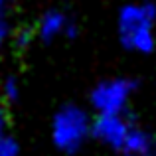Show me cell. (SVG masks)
Wrapping results in <instances>:
<instances>
[{"label": "cell", "instance_id": "cell-11", "mask_svg": "<svg viewBox=\"0 0 156 156\" xmlns=\"http://www.w3.org/2000/svg\"><path fill=\"white\" fill-rule=\"evenodd\" d=\"M6 38H8V26L4 20H0V46L6 42Z\"/></svg>", "mask_w": 156, "mask_h": 156}, {"label": "cell", "instance_id": "cell-4", "mask_svg": "<svg viewBox=\"0 0 156 156\" xmlns=\"http://www.w3.org/2000/svg\"><path fill=\"white\" fill-rule=\"evenodd\" d=\"M130 126L133 125L122 115H99L91 121V134L109 148L121 150Z\"/></svg>", "mask_w": 156, "mask_h": 156}, {"label": "cell", "instance_id": "cell-9", "mask_svg": "<svg viewBox=\"0 0 156 156\" xmlns=\"http://www.w3.org/2000/svg\"><path fill=\"white\" fill-rule=\"evenodd\" d=\"M32 38H34V32L28 30V28H24V30H20L18 36H16V44H18L20 48H26V46H30Z\"/></svg>", "mask_w": 156, "mask_h": 156}, {"label": "cell", "instance_id": "cell-3", "mask_svg": "<svg viewBox=\"0 0 156 156\" xmlns=\"http://www.w3.org/2000/svg\"><path fill=\"white\" fill-rule=\"evenodd\" d=\"M134 91L129 79H107L91 91V105L99 115H122Z\"/></svg>", "mask_w": 156, "mask_h": 156}, {"label": "cell", "instance_id": "cell-12", "mask_svg": "<svg viewBox=\"0 0 156 156\" xmlns=\"http://www.w3.org/2000/svg\"><path fill=\"white\" fill-rule=\"evenodd\" d=\"M4 2H6V0H0V20H2V10H4Z\"/></svg>", "mask_w": 156, "mask_h": 156}, {"label": "cell", "instance_id": "cell-8", "mask_svg": "<svg viewBox=\"0 0 156 156\" xmlns=\"http://www.w3.org/2000/svg\"><path fill=\"white\" fill-rule=\"evenodd\" d=\"M18 142L10 136L0 138V156H18Z\"/></svg>", "mask_w": 156, "mask_h": 156}, {"label": "cell", "instance_id": "cell-7", "mask_svg": "<svg viewBox=\"0 0 156 156\" xmlns=\"http://www.w3.org/2000/svg\"><path fill=\"white\" fill-rule=\"evenodd\" d=\"M2 95H4V99L10 101V103L18 101L20 99V83H18V79L8 77L6 83H4V87H2Z\"/></svg>", "mask_w": 156, "mask_h": 156}, {"label": "cell", "instance_id": "cell-1", "mask_svg": "<svg viewBox=\"0 0 156 156\" xmlns=\"http://www.w3.org/2000/svg\"><path fill=\"white\" fill-rule=\"evenodd\" d=\"M156 6L152 2L125 4L119 12V38L122 46L136 53H150L154 48Z\"/></svg>", "mask_w": 156, "mask_h": 156}, {"label": "cell", "instance_id": "cell-2", "mask_svg": "<svg viewBox=\"0 0 156 156\" xmlns=\"http://www.w3.org/2000/svg\"><path fill=\"white\" fill-rule=\"evenodd\" d=\"M91 134L89 115L81 107L65 105L53 115L51 140L63 152H77Z\"/></svg>", "mask_w": 156, "mask_h": 156}, {"label": "cell", "instance_id": "cell-10", "mask_svg": "<svg viewBox=\"0 0 156 156\" xmlns=\"http://www.w3.org/2000/svg\"><path fill=\"white\" fill-rule=\"evenodd\" d=\"M6 126H8V119H6V111L0 107V138L6 136Z\"/></svg>", "mask_w": 156, "mask_h": 156}, {"label": "cell", "instance_id": "cell-6", "mask_svg": "<svg viewBox=\"0 0 156 156\" xmlns=\"http://www.w3.org/2000/svg\"><path fill=\"white\" fill-rule=\"evenodd\" d=\"M152 146L154 142L148 133H144L142 129H136V126H130L121 150L126 156H148Z\"/></svg>", "mask_w": 156, "mask_h": 156}, {"label": "cell", "instance_id": "cell-13", "mask_svg": "<svg viewBox=\"0 0 156 156\" xmlns=\"http://www.w3.org/2000/svg\"><path fill=\"white\" fill-rule=\"evenodd\" d=\"M148 156H156V142H154V146H152V150H150Z\"/></svg>", "mask_w": 156, "mask_h": 156}, {"label": "cell", "instance_id": "cell-5", "mask_svg": "<svg viewBox=\"0 0 156 156\" xmlns=\"http://www.w3.org/2000/svg\"><path fill=\"white\" fill-rule=\"evenodd\" d=\"M67 36L73 38L77 34V26L59 10H48L46 14L40 18L38 24V36L44 42H51V40L59 38V36Z\"/></svg>", "mask_w": 156, "mask_h": 156}]
</instances>
